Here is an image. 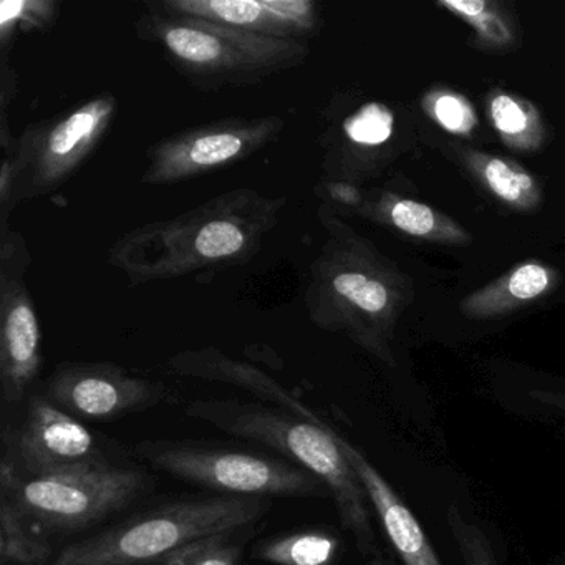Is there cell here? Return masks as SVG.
I'll return each instance as SVG.
<instances>
[{"label": "cell", "mask_w": 565, "mask_h": 565, "mask_svg": "<svg viewBox=\"0 0 565 565\" xmlns=\"http://www.w3.org/2000/svg\"><path fill=\"white\" fill-rule=\"evenodd\" d=\"M270 505L269 498L183 495L67 545L51 565H160L191 542L254 527Z\"/></svg>", "instance_id": "3"}, {"label": "cell", "mask_w": 565, "mask_h": 565, "mask_svg": "<svg viewBox=\"0 0 565 565\" xmlns=\"http://www.w3.org/2000/svg\"><path fill=\"white\" fill-rule=\"evenodd\" d=\"M286 128L279 115L231 117L170 135L147 151L141 183L171 186L217 173L276 143Z\"/></svg>", "instance_id": "9"}, {"label": "cell", "mask_w": 565, "mask_h": 565, "mask_svg": "<svg viewBox=\"0 0 565 565\" xmlns=\"http://www.w3.org/2000/svg\"><path fill=\"white\" fill-rule=\"evenodd\" d=\"M151 468L216 494L244 498H327V486L282 456L194 439H143L134 448Z\"/></svg>", "instance_id": "7"}, {"label": "cell", "mask_w": 565, "mask_h": 565, "mask_svg": "<svg viewBox=\"0 0 565 565\" xmlns=\"http://www.w3.org/2000/svg\"><path fill=\"white\" fill-rule=\"evenodd\" d=\"M57 15L55 2H4L0 8V29L2 42L8 41L9 34L15 31L49 28L54 24Z\"/></svg>", "instance_id": "27"}, {"label": "cell", "mask_w": 565, "mask_h": 565, "mask_svg": "<svg viewBox=\"0 0 565 565\" xmlns=\"http://www.w3.org/2000/svg\"><path fill=\"white\" fill-rule=\"evenodd\" d=\"M171 372L191 379L211 380V382L231 383L253 393L267 405L289 409L302 418L316 422L320 416L296 395L284 388L276 380L247 363L237 362L216 349L191 350L173 356L168 363Z\"/></svg>", "instance_id": "15"}, {"label": "cell", "mask_w": 565, "mask_h": 565, "mask_svg": "<svg viewBox=\"0 0 565 565\" xmlns=\"http://www.w3.org/2000/svg\"><path fill=\"white\" fill-rule=\"evenodd\" d=\"M184 413L227 435L274 449L316 475L329 489L343 527L355 539L363 564L395 565L373 531L369 494L329 423L310 422L267 403L236 399H196L188 403Z\"/></svg>", "instance_id": "2"}, {"label": "cell", "mask_w": 565, "mask_h": 565, "mask_svg": "<svg viewBox=\"0 0 565 565\" xmlns=\"http://www.w3.org/2000/svg\"><path fill=\"white\" fill-rule=\"evenodd\" d=\"M534 396L542 405L552 406L565 415V392H535Z\"/></svg>", "instance_id": "29"}, {"label": "cell", "mask_w": 565, "mask_h": 565, "mask_svg": "<svg viewBox=\"0 0 565 565\" xmlns=\"http://www.w3.org/2000/svg\"><path fill=\"white\" fill-rule=\"evenodd\" d=\"M339 443L343 455L362 481L369 494L370 504L375 508L393 547L396 548L405 565H441L418 519L396 494L390 482L380 475L379 469L342 435H339Z\"/></svg>", "instance_id": "14"}, {"label": "cell", "mask_w": 565, "mask_h": 565, "mask_svg": "<svg viewBox=\"0 0 565 565\" xmlns=\"http://www.w3.org/2000/svg\"><path fill=\"white\" fill-rule=\"evenodd\" d=\"M339 535L327 527L280 532L254 544L253 557L273 565H337Z\"/></svg>", "instance_id": "17"}, {"label": "cell", "mask_w": 565, "mask_h": 565, "mask_svg": "<svg viewBox=\"0 0 565 565\" xmlns=\"http://www.w3.org/2000/svg\"><path fill=\"white\" fill-rule=\"evenodd\" d=\"M446 521L465 565H498L484 532L469 522L456 505H449L446 511Z\"/></svg>", "instance_id": "25"}, {"label": "cell", "mask_w": 565, "mask_h": 565, "mask_svg": "<svg viewBox=\"0 0 565 565\" xmlns=\"http://www.w3.org/2000/svg\"><path fill=\"white\" fill-rule=\"evenodd\" d=\"M148 4L171 14L303 44L320 24L319 6L312 0H157Z\"/></svg>", "instance_id": "13"}, {"label": "cell", "mask_w": 565, "mask_h": 565, "mask_svg": "<svg viewBox=\"0 0 565 565\" xmlns=\"http://www.w3.org/2000/svg\"><path fill=\"white\" fill-rule=\"evenodd\" d=\"M323 224L330 237L310 266L309 286L303 294L310 322L329 332L349 333L375 352L370 327L388 316L392 292L362 259L352 237L343 234L342 224L333 217H323Z\"/></svg>", "instance_id": "8"}, {"label": "cell", "mask_w": 565, "mask_h": 565, "mask_svg": "<svg viewBox=\"0 0 565 565\" xmlns=\"http://www.w3.org/2000/svg\"><path fill=\"white\" fill-rule=\"evenodd\" d=\"M469 164L481 183L498 200L519 211H531L541 203V188L529 171L492 154H468Z\"/></svg>", "instance_id": "18"}, {"label": "cell", "mask_w": 565, "mask_h": 565, "mask_svg": "<svg viewBox=\"0 0 565 565\" xmlns=\"http://www.w3.org/2000/svg\"><path fill=\"white\" fill-rule=\"evenodd\" d=\"M42 395L81 422L108 423L160 405L167 388L111 362H67L52 373Z\"/></svg>", "instance_id": "11"}, {"label": "cell", "mask_w": 565, "mask_h": 565, "mask_svg": "<svg viewBox=\"0 0 565 565\" xmlns=\"http://www.w3.org/2000/svg\"><path fill=\"white\" fill-rule=\"evenodd\" d=\"M343 138L353 147L375 148L385 145L395 131V115L386 105L369 102L340 125Z\"/></svg>", "instance_id": "23"}, {"label": "cell", "mask_w": 565, "mask_h": 565, "mask_svg": "<svg viewBox=\"0 0 565 565\" xmlns=\"http://www.w3.org/2000/svg\"><path fill=\"white\" fill-rule=\"evenodd\" d=\"M383 211L396 230L409 236L449 241V243L466 239V234L459 227L418 201L396 200L393 203H386Z\"/></svg>", "instance_id": "21"}, {"label": "cell", "mask_w": 565, "mask_h": 565, "mask_svg": "<svg viewBox=\"0 0 565 565\" xmlns=\"http://www.w3.org/2000/svg\"><path fill=\"white\" fill-rule=\"evenodd\" d=\"M438 6L468 22L486 44L494 47L511 44V25L488 0H439Z\"/></svg>", "instance_id": "24"}, {"label": "cell", "mask_w": 565, "mask_h": 565, "mask_svg": "<svg viewBox=\"0 0 565 565\" xmlns=\"http://www.w3.org/2000/svg\"><path fill=\"white\" fill-rule=\"evenodd\" d=\"M4 459L22 478L57 475L107 461L90 429L44 395H32L29 399L12 458Z\"/></svg>", "instance_id": "12"}, {"label": "cell", "mask_w": 565, "mask_h": 565, "mask_svg": "<svg viewBox=\"0 0 565 565\" xmlns=\"http://www.w3.org/2000/svg\"><path fill=\"white\" fill-rule=\"evenodd\" d=\"M489 117L509 148L534 151L544 140V127L537 111L527 102L495 92L489 97Z\"/></svg>", "instance_id": "19"}, {"label": "cell", "mask_w": 565, "mask_h": 565, "mask_svg": "<svg viewBox=\"0 0 565 565\" xmlns=\"http://www.w3.org/2000/svg\"><path fill=\"white\" fill-rule=\"evenodd\" d=\"M557 282V274L542 263H524L514 267L484 289L461 302V312L469 319L488 320L518 310L548 292Z\"/></svg>", "instance_id": "16"}, {"label": "cell", "mask_w": 565, "mask_h": 565, "mask_svg": "<svg viewBox=\"0 0 565 565\" xmlns=\"http://www.w3.org/2000/svg\"><path fill=\"white\" fill-rule=\"evenodd\" d=\"M329 190L332 200L339 201V203L349 204V206H355L360 203L359 190L352 184L333 183L330 184Z\"/></svg>", "instance_id": "28"}, {"label": "cell", "mask_w": 565, "mask_h": 565, "mask_svg": "<svg viewBox=\"0 0 565 565\" xmlns=\"http://www.w3.org/2000/svg\"><path fill=\"white\" fill-rule=\"evenodd\" d=\"M117 114V97L102 94L51 120L29 125L15 138L12 158L2 163V226L19 203L52 193L78 173L107 138Z\"/></svg>", "instance_id": "6"}, {"label": "cell", "mask_w": 565, "mask_h": 565, "mask_svg": "<svg viewBox=\"0 0 565 565\" xmlns=\"http://www.w3.org/2000/svg\"><path fill=\"white\" fill-rule=\"evenodd\" d=\"M253 527L243 531L223 532L201 541L191 542L180 551L168 555L160 565H241L244 541L239 537L250 534Z\"/></svg>", "instance_id": "22"}, {"label": "cell", "mask_w": 565, "mask_h": 565, "mask_svg": "<svg viewBox=\"0 0 565 565\" xmlns=\"http://www.w3.org/2000/svg\"><path fill=\"white\" fill-rule=\"evenodd\" d=\"M150 476L110 462L57 475L22 478L11 462L0 466V501L9 502L44 537L85 531L124 511L151 489Z\"/></svg>", "instance_id": "5"}, {"label": "cell", "mask_w": 565, "mask_h": 565, "mask_svg": "<svg viewBox=\"0 0 565 565\" xmlns=\"http://www.w3.org/2000/svg\"><path fill=\"white\" fill-rule=\"evenodd\" d=\"M286 204L287 198L236 188L170 220L128 231L108 250V266L130 286L216 276L259 253Z\"/></svg>", "instance_id": "1"}, {"label": "cell", "mask_w": 565, "mask_h": 565, "mask_svg": "<svg viewBox=\"0 0 565 565\" xmlns=\"http://www.w3.org/2000/svg\"><path fill=\"white\" fill-rule=\"evenodd\" d=\"M137 22L138 39L161 49L170 64L201 90L263 84L309 58V45L263 38L239 29L147 4Z\"/></svg>", "instance_id": "4"}, {"label": "cell", "mask_w": 565, "mask_h": 565, "mask_svg": "<svg viewBox=\"0 0 565 565\" xmlns=\"http://www.w3.org/2000/svg\"><path fill=\"white\" fill-rule=\"evenodd\" d=\"M32 257L28 241L11 227L0 234V385L9 405H18L41 375L42 329L28 286Z\"/></svg>", "instance_id": "10"}, {"label": "cell", "mask_w": 565, "mask_h": 565, "mask_svg": "<svg viewBox=\"0 0 565 565\" xmlns=\"http://www.w3.org/2000/svg\"><path fill=\"white\" fill-rule=\"evenodd\" d=\"M425 108L439 127L452 135H469L478 124V118L468 100L452 92L429 94L425 98Z\"/></svg>", "instance_id": "26"}, {"label": "cell", "mask_w": 565, "mask_h": 565, "mask_svg": "<svg viewBox=\"0 0 565 565\" xmlns=\"http://www.w3.org/2000/svg\"><path fill=\"white\" fill-rule=\"evenodd\" d=\"M51 541L38 534L9 502L0 501L2 565H51Z\"/></svg>", "instance_id": "20"}]
</instances>
